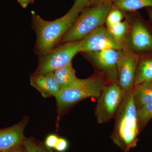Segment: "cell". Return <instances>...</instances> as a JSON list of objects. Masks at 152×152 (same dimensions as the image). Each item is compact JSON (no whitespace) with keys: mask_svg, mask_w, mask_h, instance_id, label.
<instances>
[{"mask_svg":"<svg viewBox=\"0 0 152 152\" xmlns=\"http://www.w3.org/2000/svg\"><path fill=\"white\" fill-rule=\"evenodd\" d=\"M114 118L115 125L111 136L112 141L123 151H129L137 145L140 132L133 88L125 94Z\"/></svg>","mask_w":152,"mask_h":152,"instance_id":"6da1fadb","label":"cell"},{"mask_svg":"<svg viewBox=\"0 0 152 152\" xmlns=\"http://www.w3.org/2000/svg\"><path fill=\"white\" fill-rule=\"evenodd\" d=\"M107 84L102 76L97 75L87 79L78 78L70 86L61 90L55 97L58 113L57 122H59L63 116L79 102L88 98L97 99Z\"/></svg>","mask_w":152,"mask_h":152,"instance_id":"7a4b0ae2","label":"cell"},{"mask_svg":"<svg viewBox=\"0 0 152 152\" xmlns=\"http://www.w3.org/2000/svg\"><path fill=\"white\" fill-rule=\"evenodd\" d=\"M78 17L69 10L61 18L49 21L32 12V23L37 35L36 53L41 55L53 49Z\"/></svg>","mask_w":152,"mask_h":152,"instance_id":"3957f363","label":"cell"},{"mask_svg":"<svg viewBox=\"0 0 152 152\" xmlns=\"http://www.w3.org/2000/svg\"><path fill=\"white\" fill-rule=\"evenodd\" d=\"M113 7L111 2H107L86 8L79 15L59 43H66L83 39L94 31L102 26Z\"/></svg>","mask_w":152,"mask_h":152,"instance_id":"277c9868","label":"cell"},{"mask_svg":"<svg viewBox=\"0 0 152 152\" xmlns=\"http://www.w3.org/2000/svg\"><path fill=\"white\" fill-rule=\"evenodd\" d=\"M81 41L64 43L51 50L40 55L37 69L31 75L54 72L69 64L80 51Z\"/></svg>","mask_w":152,"mask_h":152,"instance_id":"5b68a950","label":"cell"},{"mask_svg":"<svg viewBox=\"0 0 152 152\" xmlns=\"http://www.w3.org/2000/svg\"><path fill=\"white\" fill-rule=\"evenodd\" d=\"M118 83H109L97 98L95 110L98 124L109 122L113 118L125 96Z\"/></svg>","mask_w":152,"mask_h":152,"instance_id":"8992f818","label":"cell"},{"mask_svg":"<svg viewBox=\"0 0 152 152\" xmlns=\"http://www.w3.org/2000/svg\"><path fill=\"white\" fill-rule=\"evenodd\" d=\"M124 52L123 50L108 49L87 54L106 80L110 83H118V63Z\"/></svg>","mask_w":152,"mask_h":152,"instance_id":"52a82bcc","label":"cell"},{"mask_svg":"<svg viewBox=\"0 0 152 152\" xmlns=\"http://www.w3.org/2000/svg\"><path fill=\"white\" fill-rule=\"evenodd\" d=\"M124 48L122 42L116 39L107 28L102 26L81 41L80 52L88 53L108 49L122 50Z\"/></svg>","mask_w":152,"mask_h":152,"instance_id":"ba28073f","label":"cell"},{"mask_svg":"<svg viewBox=\"0 0 152 152\" xmlns=\"http://www.w3.org/2000/svg\"><path fill=\"white\" fill-rule=\"evenodd\" d=\"M139 61L138 55L125 51L118 62V83L125 94L130 91L134 87Z\"/></svg>","mask_w":152,"mask_h":152,"instance_id":"9c48e42d","label":"cell"},{"mask_svg":"<svg viewBox=\"0 0 152 152\" xmlns=\"http://www.w3.org/2000/svg\"><path fill=\"white\" fill-rule=\"evenodd\" d=\"M29 118L25 117L16 124L0 129V152H8L21 145L25 138L24 132Z\"/></svg>","mask_w":152,"mask_h":152,"instance_id":"30bf717a","label":"cell"},{"mask_svg":"<svg viewBox=\"0 0 152 152\" xmlns=\"http://www.w3.org/2000/svg\"><path fill=\"white\" fill-rule=\"evenodd\" d=\"M30 84L45 98L56 97L61 91V88L55 79L54 72L37 76L31 75Z\"/></svg>","mask_w":152,"mask_h":152,"instance_id":"8fae6325","label":"cell"},{"mask_svg":"<svg viewBox=\"0 0 152 152\" xmlns=\"http://www.w3.org/2000/svg\"><path fill=\"white\" fill-rule=\"evenodd\" d=\"M131 44L138 52L152 49V36L148 30L140 21L134 23L131 31Z\"/></svg>","mask_w":152,"mask_h":152,"instance_id":"7c38bea8","label":"cell"},{"mask_svg":"<svg viewBox=\"0 0 152 152\" xmlns=\"http://www.w3.org/2000/svg\"><path fill=\"white\" fill-rule=\"evenodd\" d=\"M54 75L61 90L70 86L78 79L72 63L55 71Z\"/></svg>","mask_w":152,"mask_h":152,"instance_id":"4fadbf2b","label":"cell"},{"mask_svg":"<svg viewBox=\"0 0 152 152\" xmlns=\"http://www.w3.org/2000/svg\"><path fill=\"white\" fill-rule=\"evenodd\" d=\"M134 99L137 110L152 100V80L133 87Z\"/></svg>","mask_w":152,"mask_h":152,"instance_id":"5bb4252c","label":"cell"},{"mask_svg":"<svg viewBox=\"0 0 152 152\" xmlns=\"http://www.w3.org/2000/svg\"><path fill=\"white\" fill-rule=\"evenodd\" d=\"M152 80V59H147L139 63L134 86Z\"/></svg>","mask_w":152,"mask_h":152,"instance_id":"9a60e30c","label":"cell"},{"mask_svg":"<svg viewBox=\"0 0 152 152\" xmlns=\"http://www.w3.org/2000/svg\"><path fill=\"white\" fill-rule=\"evenodd\" d=\"M113 5L121 10L127 11L137 10L143 8H152V0H113Z\"/></svg>","mask_w":152,"mask_h":152,"instance_id":"2e32d148","label":"cell"},{"mask_svg":"<svg viewBox=\"0 0 152 152\" xmlns=\"http://www.w3.org/2000/svg\"><path fill=\"white\" fill-rule=\"evenodd\" d=\"M138 123L140 131L152 118V100L137 110Z\"/></svg>","mask_w":152,"mask_h":152,"instance_id":"e0dca14e","label":"cell"},{"mask_svg":"<svg viewBox=\"0 0 152 152\" xmlns=\"http://www.w3.org/2000/svg\"><path fill=\"white\" fill-rule=\"evenodd\" d=\"M109 32L117 40L122 42L126 35L128 25L126 22H121L115 25L107 26Z\"/></svg>","mask_w":152,"mask_h":152,"instance_id":"ac0fdd59","label":"cell"},{"mask_svg":"<svg viewBox=\"0 0 152 152\" xmlns=\"http://www.w3.org/2000/svg\"><path fill=\"white\" fill-rule=\"evenodd\" d=\"M114 7L113 6L106 18L105 23L107 26L122 22L124 18V15L121 10Z\"/></svg>","mask_w":152,"mask_h":152,"instance_id":"d6986e66","label":"cell"},{"mask_svg":"<svg viewBox=\"0 0 152 152\" xmlns=\"http://www.w3.org/2000/svg\"><path fill=\"white\" fill-rule=\"evenodd\" d=\"M91 0H75L73 5L70 10L78 16L82 11L88 7Z\"/></svg>","mask_w":152,"mask_h":152,"instance_id":"ffe728a7","label":"cell"},{"mask_svg":"<svg viewBox=\"0 0 152 152\" xmlns=\"http://www.w3.org/2000/svg\"><path fill=\"white\" fill-rule=\"evenodd\" d=\"M26 152H38V145L34 140L25 138L23 144Z\"/></svg>","mask_w":152,"mask_h":152,"instance_id":"44dd1931","label":"cell"},{"mask_svg":"<svg viewBox=\"0 0 152 152\" xmlns=\"http://www.w3.org/2000/svg\"><path fill=\"white\" fill-rule=\"evenodd\" d=\"M59 137L55 134L49 135L45 141V146L49 149L54 148L56 145Z\"/></svg>","mask_w":152,"mask_h":152,"instance_id":"7402d4cb","label":"cell"},{"mask_svg":"<svg viewBox=\"0 0 152 152\" xmlns=\"http://www.w3.org/2000/svg\"><path fill=\"white\" fill-rule=\"evenodd\" d=\"M68 148L67 141L65 139L59 137L56 145L55 147V149L58 152H64Z\"/></svg>","mask_w":152,"mask_h":152,"instance_id":"603a6c76","label":"cell"},{"mask_svg":"<svg viewBox=\"0 0 152 152\" xmlns=\"http://www.w3.org/2000/svg\"><path fill=\"white\" fill-rule=\"evenodd\" d=\"M112 1L113 0H91L88 7L97 5L105 3H112Z\"/></svg>","mask_w":152,"mask_h":152,"instance_id":"cb8c5ba5","label":"cell"},{"mask_svg":"<svg viewBox=\"0 0 152 152\" xmlns=\"http://www.w3.org/2000/svg\"><path fill=\"white\" fill-rule=\"evenodd\" d=\"M17 1L23 8L26 9L30 4H33L35 0H17Z\"/></svg>","mask_w":152,"mask_h":152,"instance_id":"d4e9b609","label":"cell"},{"mask_svg":"<svg viewBox=\"0 0 152 152\" xmlns=\"http://www.w3.org/2000/svg\"><path fill=\"white\" fill-rule=\"evenodd\" d=\"M38 152H53L50 149L47 148L42 144L38 145Z\"/></svg>","mask_w":152,"mask_h":152,"instance_id":"484cf974","label":"cell"},{"mask_svg":"<svg viewBox=\"0 0 152 152\" xmlns=\"http://www.w3.org/2000/svg\"><path fill=\"white\" fill-rule=\"evenodd\" d=\"M8 152H26V151L23 146L22 145H21L17 147V148L9 151Z\"/></svg>","mask_w":152,"mask_h":152,"instance_id":"4316f807","label":"cell"},{"mask_svg":"<svg viewBox=\"0 0 152 152\" xmlns=\"http://www.w3.org/2000/svg\"><path fill=\"white\" fill-rule=\"evenodd\" d=\"M149 14L150 20H151V22L152 24V11H150L149 12Z\"/></svg>","mask_w":152,"mask_h":152,"instance_id":"83f0119b","label":"cell"},{"mask_svg":"<svg viewBox=\"0 0 152 152\" xmlns=\"http://www.w3.org/2000/svg\"></svg>","mask_w":152,"mask_h":152,"instance_id":"f1b7e54d","label":"cell"}]
</instances>
